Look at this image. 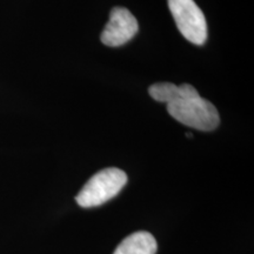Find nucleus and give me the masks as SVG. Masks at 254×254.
Listing matches in <instances>:
<instances>
[{
    "label": "nucleus",
    "instance_id": "39448f33",
    "mask_svg": "<svg viewBox=\"0 0 254 254\" xmlns=\"http://www.w3.org/2000/svg\"><path fill=\"white\" fill-rule=\"evenodd\" d=\"M148 93L154 100L166 105L174 101L198 97L199 93L192 85H174L172 82H158L148 88Z\"/></svg>",
    "mask_w": 254,
    "mask_h": 254
},
{
    "label": "nucleus",
    "instance_id": "f257e3e1",
    "mask_svg": "<svg viewBox=\"0 0 254 254\" xmlns=\"http://www.w3.org/2000/svg\"><path fill=\"white\" fill-rule=\"evenodd\" d=\"M126 183L127 176L124 171L116 167L105 168L85 184L75 200L85 208L100 206L118 194Z\"/></svg>",
    "mask_w": 254,
    "mask_h": 254
},
{
    "label": "nucleus",
    "instance_id": "7ed1b4c3",
    "mask_svg": "<svg viewBox=\"0 0 254 254\" xmlns=\"http://www.w3.org/2000/svg\"><path fill=\"white\" fill-rule=\"evenodd\" d=\"M168 7L180 33L190 43L204 45L207 39V23L194 0H168Z\"/></svg>",
    "mask_w": 254,
    "mask_h": 254
},
{
    "label": "nucleus",
    "instance_id": "f03ea898",
    "mask_svg": "<svg viewBox=\"0 0 254 254\" xmlns=\"http://www.w3.org/2000/svg\"><path fill=\"white\" fill-rule=\"evenodd\" d=\"M167 111L177 122L198 131H213L220 123L217 107L200 95L168 104Z\"/></svg>",
    "mask_w": 254,
    "mask_h": 254
},
{
    "label": "nucleus",
    "instance_id": "423d86ee",
    "mask_svg": "<svg viewBox=\"0 0 254 254\" xmlns=\"http://www.w3.org/2000/svg\"><path fill=\"white\" fill-rule=\"evenodd\" d=\"M157 250L155 238L148 232L140 231L125 238L113 254H155Z\"/></svg>",
    "mask_w": 254,
    "mask_h": 254
},
{
    "label": "nucleus",
    "instance_id": "20e7f679",
    "mask_svg": "<svg viewBox=\"0 0 254 254\" xmlns=\"http://www.w3.org/2000/svg\"><path fill=\"white\" fill-rule=\"evenodd\" d=\"M138 30V21L128 9L114 7L111 11L110 21L105 26L100 39L104 45L118 47L131 40Z\"/></svg>",
    "mask_w": 254,
    "mask_h": 254
}]
</instances>
